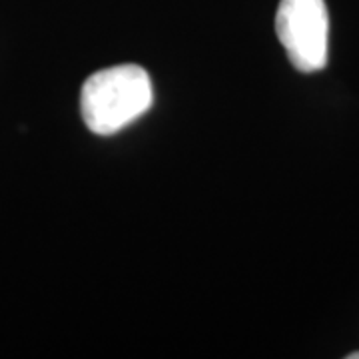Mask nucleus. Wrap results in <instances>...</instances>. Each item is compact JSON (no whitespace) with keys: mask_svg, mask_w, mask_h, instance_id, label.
<instances>
[{"mask_svg":"<svg viewBox=\"0 0 359 359\" xmlns=\"http://www.w3.org/2000/svg\"><path fill=\"white\" fill-rule=\"evenodd\" d=\"M154 104L152 78L138 65H116L86 78L80 92L84 124L98 136H112Z\"/></svg>","mask_w":359,"mask_h":359,"instance_id":"obj_1","label":"nucleus"},{"mask_svg":"<svg viewBox=\"0 0 359 359\" xmlns=\"http://www.w3.org/2000/svg\"><path fill=\"white\" fill-rule=\"evenodd\" d=\"M276 32L290 62L299 72H318L327 65L330 14L325 0H280Z\"/></svg>","mask_w":359,"mask_h":359,"instance_id":"obj_2","label":"nucleus"},{"mask_svg":"<svg viewBox=\"0 0 359 359\" xmlns=\"http://www.w3.org/2000/svg\"><path fill=\"white\" fill-rule=\"evenodd\" d=\"M347 359H359V353H349V355H347Z\"/></svg>","mask_w":359,"mask_h":359,"instance_id":"obj_3","label":"nucleus"}]
</instances>
